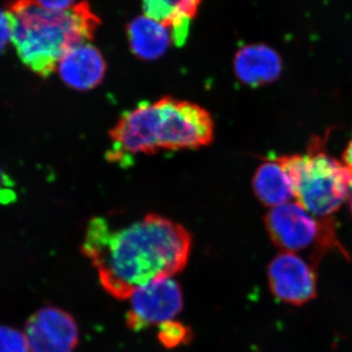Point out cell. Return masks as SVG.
<instances>
[{
    "label": "cell",
    "mask_w": 352,
    "mask_h": 352,
    "mask_svg": "<svg viewBox=\"0 0 352 352\" xmlns=\"http://www.w3.org/2000/svg\"><path fill=\"white\" fill-rule=\"evenodd\" d=\"M132 52L146 61L163 56L173 43L168 25L148 16L135 18L127 27Z\"/></svg>",
    "instance_id": "cell-11"
},
{
    "label": "cell",
    "mask_w": 352,
    "mask_h": 352,
    "mask_svg": "<svg viewBox=\"0 0 352 352\" xmlns=\"http://www.w3.org/2000/svg\"><path fill=\"white\" fill-rule=\"evenodd\" d=\"M126 314L127 327L133 331L173 320L183 307L180 285L173 277L163 278L136 289Z\"/></svg>",
    "instance_id": "cell-6"
},
{
    "label": "cell",
    "mask_w": 352,
    "mask_h": 352,
    "mask_svg": "<svg viewBox=\"0 0 352 352\" xmlns=\"http://www.w3.org/2000/svg\"><path fill=\"white\" fill-rule=\"evenodd\" d=\"M342 160H344V164H346L352 173V139L349 141V144H347L346 150H344Z\"/></svg>",
    "instance_id": "cell-19"
},
{
    "label": "cell",
    "mask_w": 352,
    "mask_h": 352,
    "mask_svg": "<svg viewBox=\"0 0 352 352\" xmlns=\"http://www.w3.org/2000/svg\"><path fill=\"white\" fill-rule=\"evenodd\" d=\"M0 352H29L25 335L16 329L1 326Z\"/></svg>",
    "instance_id": "cell-15"
},
{
    "label": "cell",
    "mask_w": 352,
    "mask_h": 352,
    "mask_svg": "<svg viewBox=\"0 0 352 352\" xmlns=\"http://www.w3.org/2000/svg\"><path fill=\"white\" fill-rule=\"evenodd\" d=\"M268 284L273 296L292 305H302L317 294V275L314 264L295 252H282L271 261Z\"/></svg>",
    "instance_id": "cell-7"
},
{
    "label": "cell",
    "mask_w": 352,
    "mask_h": 352,
    "mask_svg": "<svg viewBox=\"0 0 352 352\" xmlns=\"http://www.w3.org/2000/svg\"><path fill=\"white\" fill-rule=\"evenodd\" d=\"M16 200L12 179L2 170L0 166V204H11Z\"/></svg>",
    "instance_id": "cell-16"
},
{
    "label": "cell",
    "mask_w": 352,
    "mask_h": 352,
    "mask_svg": "<svg viewBox=\"0 0 352 352\" xmlns=\"http://www.w3.org/2000/svg\"><path fill=\"white\" fill-rule=\"evenodd\" d=\"M326 139L314 136L303 155L276 156L288 173L294 198L319 219H330L352 192V173L326 151Z\"/></svg>",
    "instance_id": "cell-4"
},
{
    "label": "cell",
    "mask_w": 352,
    "mask_h": 352,
    "mask_svg": "<svg viewBox=\"0 0 352 352\" xmlns=\"http://www.w3.org/2000/svg\"><path fill=\"white\" fill-rule=\"evenodd\" d=\"M191 247L186 228L150 214L124 226L94 217L88 222L82 252L96 270L102 288L113 298L127 300L141 287L182 271Z\"/></svg>",
    "instance_id": "cell-1"
},
{
    "label": "cell",
    "mask_w": 352,
    "mask_h": 352,
    "mask_svg": "<svg viewBox=\"0 0 352 352\" xmlns=\"http://www.w3.org/2000/svg\"><path fill=\"white\" fill-rule=\"evenodd\" d=\"M6 13L21 61L43 78L57 69L69 50L94 38L100 23L87 2L56 11L36 0H15Z\"/></svg>",
    "instance_id": "cell-3"
},
{
    "label": "cell",
    "mask_w": 352,
    "mask_h": 352,
    "mask_svg": "<svg viewBox=\"0 0 352 352\" xmlns=\"http://www.w3.org/2000/svg\"><path fill=\"white\" fill-rule=\"evenodd\" d=\"M214 122L206 109L193 102L164 97L127 111L110 131L111 162L138 155L195 150L214 140Z\"/></svg>",
    "instance_id": "cell-2"
},
{
    "label": "cell",
    "mask_w": 352,
    "mask_h": 352,
    "mask_svg": "<svg viewBox=\"0 0 352 352\" xmlns=\"http://www.w3.org/2000/svg\"><path fill=\"white\" fill-rule=\"evenodd\" d=\"M252 189L258 201L270 208L289 203L294 198L288 173L274 156L267 157L258 166L252 177Z\"/></svg>",
    "instance_id": "cell-13"
},
{
    "label": "cell",
    "mask_w": 352,
    "mask_h": 352,
    "mask_svg": "<svg viewBox=\"0 0 352 352\" xmlns=\"http://www.w3.org/2000/svg\"><path fill=\"white\" fill-rule=\"evenodd\" d=\"M349 208H351V214H352V192L351 195H349Z\"/></svg>",
    "instance_id": "cell-20"
},
{
    "label": "cell",
    "mask_w": 352,
    "mask_h": 352,
    "mask_svg": "<svg viewBox=\"0 0 352 352\" xmlns=\"http://www.w3.org/2000/svg\"><path fill=\"white\" fill-rule=\"evenodd\" d=\"M11 41V25L6 12L0 11V54Z\"/></svg>",
    "instance_id": "cell-17"
},
{
    "label": "cell",
    "mask_w": 352,
    "mask_h": 352,
    "mask_svg": "<svg viewBox=\"0 0 352 352\" xmlns=\"http://www.w3.org/2000/svg\"><path fill=\"white\" fill-rule=\"evenodd\" d=\"M25 337L31 352H73L78 342V324L61 308L46 307L28 320Z\"/></svg>",
    "instance_id": "cell-8"
},
{
    "label": "cell",
    "mask_w": 352,
    "mask_h": 352,
    "mask_svg": "<svg viewBox=\"0 0 352 352\" xmlns=\"http://www.w3.org/2000/svg\"><path fill=\"white\" fill-rule=\"evenodd\" d=\"M75 0H36V3L50 10H66L73 6Z\"/></svg>",
    "instance_id": "cell-18"
},
{
    "label": "cell",
    "mask_w": 352,
    "mask_h": 352,
    "mask_svg": "<svg viewBox=\"0 0 352 352\" xmlns=\"http://www.w3.org/2000/svg\"><path fill=\"white\" fill-rule=\"evenodd\" d=\"M238 80L251 87L275 82L282 73V59L276 51L263 44L241 48L234 60Z\"/></svg>",
    "instance_id": "cell-10"
},
{
    "label": "cell",
    "mask_w": 352,
    "mask_h": 352,
    "mask_svg": "<svg viewBox=\"0 0 352 352\" xmlns=\"http://www.w3.org/2000/svg\"><path fill=\"white\" fill-rule=\"evenodd\" d=\"M266 231L272 242L283 252L314 250L319 259L328 251H338L347 256L336 231V222L319 219L307 212L298 201L270 208L264 219Z\"/></svg>",
    "instance_id": "cell-5"
},
{
    "label": "cell",
    "mask_w": 352,
    "mask_h": 352,
    "mask_svg": "<svg viewBox=\"0 0 352 352\" xmlns=\"http://www.w3.org/2000/svg\"><path fill=\"white\" fill-rule=\"evenodd\" d=\"M192 338L191 330L182 322L170 320L160 324L157 340L166 349L187 344Z\"/></svg>",
    "instance_id": "cell-14"
},
{
    "label": "cell",
    "mask_w": 352,
    "mask_h": 352,
    "mask_svg": "<svg viewBox=\"0 0 352 352\" xmlns=\"http://www.w3.org/2000/svg\"><path fill=\"white\" fill-rule=\"evenodd\" d=\"M146 16L168 25L173 43L182 46L188 38L190 23L201 0H142Z\"/></svg>",
    "instance_id": "cell-12"
},
{
    "label": "cell",
    "mask_w": 352,
    "mask_h": 352,
    "mask_svg": "<svg viewBox=\"0 0 352 352\" xmlns=\"http://www.w3.org/2000/svg\"><path fill=\"white\" fill-rule=\"evenodd\" d=\"M57 69L65 85L85 91L100 85L106 73V62L100 51L85 43L69 50Z\"/></svg>",
    "instance_id": "cell-9"
}]
</instances>
